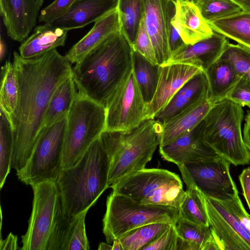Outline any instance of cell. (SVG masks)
<instances>
[{"label":"cell","instance_id":"6da1fadb","mask_svg":"<svg viewBox=\"0 0 250 250\" xmlns=\"http://www.w3.org/2000/svg\"><path fill=\"white\" fill-rule=\"evenodd\" d=\"M13 64L19 83L18 105L12 123L11 168L19 172L26 165L44 128L50 100L58 86L72 75L71 64L56 49L31 59L16 51Z\"/></svg>","mask_w":250,"mask_h":250},{"label":"cell","instance_id":"7a4b0ae2","mask_svg":"<svg viewBox=\"0 0 250 250\" xmlns=\"http://www.w3.org/2000/svg\"><path fill=\"white\" fill-rule=\"evenodd\" d=\"M133 49L121 29L72 67L77 92L105 107L132 70Z\"/></svg>","mask_w":250,"mask_h":250},{"label":"cell","instance_id":"3957f363","mask_svg":"<svg viewBox=\"0 0 250 250\" xmlns=\"http://www.w3.org/2000/svg\"><path fill=\"white\" fill-rule=\"evenodd\" d=\"M109 161L101 136L74 165L62 168L56 180L64 217L90 208L109 187Z\"/></svg>","mask_w":250,"mask_h":250},{"label":"cell","instance_id":"277c9868","mask_svg":"<svg viewBox=\"0 0 250 250\" xmlns=\"http://www.w3.org/2000/svg\"><path fill=\"white\" fill-rule=\"evenodd\" d=\"M162 127L154 119H147L127 130L103 132L101 138L109 161V187L145 168L159 145Z\"/></svg>","mask_w":250,"mask_h":250},{"label":"cell","instance_id":"5b68a950","mask_svg":"<svg viewBox=\"0 0 250 250\" xmlns=\"http://www.w3.org/2000/svg\"><path fill=\"white\" fill-rule=\"evenodd\" d=\"M34 198L22 250H62L70 220L63 213L60 192L55 180L31 186Z\"/></svg>","mask_w":250,"mask_h":250},{"label":"cell","instance_id":"8992f818","mask_svg":"<svg viewBox=\"0 0 250 250\" xmlns=\"http://www.w3.org/2000/svg\"><path fill=\"white\" fill-rule=\"evenodd\" d=\"M243 117V107L225 99L213 104L203 119L207 143L235 166L250 164V151L242 135Z\"/></svg>","mask_w":250,"mask_h":250},{"label":"cell","instance_id":"52a82bcc","mask_svg":"<svg viewBox=\"0 0 250 250\" xmlns=\"http://www.w3.org/2000/svg\"><path fill=\"white\" fill-rule=\"evenodd\" d=\"M105 127V107L77 92L67 117L62 168L75 165Z\"/></svg>","mask_w":250,"mask_h":250},{"label":"cell","instance_id":"ba28073f","mask_svg":"<svg viewBox=\"0 0 250 250\" xmlns=\"http://www.w3.org/2000/svg\"><path fill=\"white\" fill-rule=\"evenodd\" d=\"M178 208L139 203L132 198L112 192L106 200L103 233L107 243L119 239L126 232L152 223L175 225L179 218Z\"/></svg>","mask_w":250,"mask_h":250},{"label":"cell","instance_id":"9c48e42d","mask_svg":"<svg viewBox=\"0 0 250 250\" xmlns=\"http://www.w3.org/2000/svg\"><path fill=\"white\" fill-rule=\"evenodd\" d=\"M112 192L129 197L142 204L179 208L186 195L176 173L161 168H144L110 186Z\"/></svg>","mask_w":250,"mask_h":250},{"label":"cell","instance_id":"30bf717a","mask_svg":"<svg viewBox=\"0 0 250 250\" xmlns=\"http://www.w3.org/2000/svg\"><path fill=\"white\" fill-rule=\"evenodd\" d=\"M67 117L44 127L25 166L17 175L27 185L57 180L62 168V152Z\"/></svg>","mask_w":250,"mask_h":250},{"label":"cell","instance_id":"8fae6325","mask_svg":"<svg viewBox=\"0 0 250 250\" xmlns=\"http://www.w3.org/2000/svg\"><path fill=\"white\" fill-rule=\"evenodd\" d=\"M146 105L132 70L105 106V130L124 131L136 127L146 119Z\"/></svg>","mask_w":250,"mask_h":250},{"label":"cell","instance_id":"7c38bea8","mask_svg":"<svg viewBox=\"0 0 250 250\" xmlns=\"http://www.w3.org/2000/svg\"><path fill=\"white\" fill-rule=\"evenodd\" d=\"M230 164L218 155L183 165L195 186L204 196L225 201L239 194L230 173Z\"/></svg>","mask_w":250,"mask_h":250},{"label":"cell","instance_id":"4fadbf2b","mask_svg":"<svg viewBox=\"0 0 250 250\" xmlns=\"http://www.w3.org/2000/svg\"><path fill=\"white\" fill-rule=\"evenodd\" d=\"M143 19L151 41L158 64L166 63L171 56L168 27L175 10L167 0H143Z\"/></svg>","mask_w":250,"mask_h":250},{"label":"cell","instance_id":"5bb4252c","mask_svg":"<svg viewBox=\"0 0 250 250\" xmlns=\"http://www.w3.org/2000/svg\"><path fill=\"white\" fill-rule=\"evenodd\" d=\"M45 0H0V13L7 34L22 42L33 30Z\"/></svg>","mask_w":250,"mask_h":250},{"label":"cell","instance_id":"9a60e30c","mask_svg":"<svg viewBox=\"0 0 250 250\" xmlns=\"http://www.w3.org/2000/svg\"><path fill=\"white\" fill-rule=\"evenodd\" d=\"M201 70L197 66L185 63L160 65L157 87L152 101L146 105V119H154L184 83Z\"/></svg>","mask_w":250,"mask_h":250},{"label":"cell","instance_id":"2e32d148","mask_svg":"<svg viewBox=\"0 0 250 250\" xmlns=\"http://www.w3.org/2000/svg\"><path fill=\"white\" fill-rule=\"evenodd\" d=\"M159 152L164 159L177 165L218 155L205 139L203 120L175 140L159 146Z\"/></svg>","mask_w":250,"mask_h":250},{"label":"cell","instance_id":"e0dca14e","mask_svg":"<svg viewBox=\"0 0 250 250\" xmlns=\"http://www.w3.org/2000/svg\"><path fill=\"white\" fill-rule=\"evenodd\" d=\"M209 86L204 71L193 76L176 92L154 117L162 125L185 110L208 99Z\"/></svg>","mask_w":250,"mask_h":250},{"label":"cell","instance_id":"ac0fdd59","mask_svg":"<svg viewBox=\"0 0 250 250\" xmlns=\"http://www.w3.org/2000/svg\"><path fill=\"white\" fill-rule=\"evenodd\" d=\"M227 38L215 32L193 44H185L172 53L166 63L192 65L205 71L218 60L229 43Z\"/></svg>","mask_w":250,"mask_h":250},{"label":"cell","instance_id":"d6986e66","mask_svg":"<svg viewBox=\"0 0 250 250\" xmlns=\"http://www.w3.org/2000/svg\"><path fill=\"white\" fill-rule=\"evenodd\" d=\"M174 4L175 13L171 22L186 44H193L213 34L196 3L178 0Z\"/></svg>","mask_w":250,"mask_h":250},{"label":"cell","instance_id":"ffe728a7","mask_svg":"<svg viewBox=\"0 0 250 250\" xmlns=\"http://www.w3.org/2000/svg\"><path fill=\"white\" fill-rule=\"evenodd\" d=\"M118 0H76L69 11L51 24L68 31L96 22L117 8Z\"/></svg>","mask_w":250,"mask_h":250},{"label":"cell","instance_id":"44dd1931","mask_svg":"<svg viewBox=\"0 0 250 250\" xmlns=\"http://www.w3.org/2000/svg\"><path fill=\"white\" fill-rule=\"evenodd\" d=\"M121 29L117 8L95 22L92 29L75 43L64 56L71 63H76L110 35Z\"/></svg>","mask_w":250,"mask_h":250},{"label":"cell","instance_id":"7402d4cb","mask_svg":"<svg viewBox=\"0 0 250 250\" xmlns=\"http://www.w3.org/2000/svg\"><path fill=\"white\" fill-rule=\"evenodd\" d=\"M68 30L44 23L34 27L32 34L24 40L19 48L20 56L31 59L65 45Z\"/></svg>","mask_w":250,"mask_h":250},{"label":"cell","instance_id":"603a6c76","mask_svg":"<svg viewBox=\"0 0 250 250\" xmlns=\"http://www.w3.org/2000/svg\"><path fill=\"white\" fill-rule=\"evenodd\" d=\"M212 105L208 99L163 125L159 145L168 144L192 130L203 120Z\"/></svg>","mask_w":250,"mask_h":250},{"label":"cell","instance_id":"cb8c5ba5","mask_svg":"<svg viewBox=\"0 0 250 250\" xmlns=\"http://www.w3.org/2000/svg\"><path fill=\"white\" fill-rule=\"evenodd\" d=\"M205 72L209 86L208 100L212 104L226 99L241 78L231 62L220 59Z\"/></svg>","mask_w":250,"mask_h":250},{"label":"cell","instance_id":"d4e9b609","mask_svg":"<svg viewBox=\"0 0 250 250\" xmlns=\"http://www.w3.org/2000/svg\"><path fill=\"white\" fill-rule=\"evenodd\" d=\"M187 186L186 195L179 208V217L197 224L209 226L204 195L194 185L183 164L177 165Z\"/></svg>","mask_w":250,"mask_h":250},{"label":"cell","instance_id":"484cf974","mask_svg":"<svg viewBox=\"0 0 250 250\" xmlns=\"http://www.w3.org/2000/svg\"><path fill=\"white\" fill-rule=\"evenodd\" d=\"M206 198L250 247V214L246 210L239 194L231 199L225 201Z\"/></svg>","mask_w":250,"mask_h":250},{"label":"cell","instance_id":"4316f807","mask_svg":"<svg viewBox=\"0 0 250 250\" xmlns=\"http://www.w3.org/2000/svg\"><path fill=\"white\" fill-rule=\"evenodd\" d=\"M209 227L220 250H250L247 243L234 231L204 196Z\"/></svg>","mask_w":250,"mask_h":250},{"label":"cell","instance_id":"83f0119b","mask_svg":"<svg viewBox=\"0 0 250 250\" xmlns=\"http://www.w3.org/2000/svg\"><path fill=\"white\" fill-rule=\"evenodd\" d=\"M77 93L71 75L54 92L49 102L44 118V127H49L66 118Z\"/></svg>","mask_w":250,"mask_h":250},{"label":"cell","instance_id":"f1b7e54d","mask_svg":"<svg viewBox=\"0 0 250 250\" xmlns=\"http://www.w3.org/2000/svg\"><path fill=\"white\" fill-rule=\"evenodd\" d=\"M208 23L214 32L250 49V12L242 10Z\"/></svg>","mask_w":250,"mask_h":250},{"label":"cell","instance_id":"f546056e","mask_svg":"<svg viewBox=\"0 0 250 250\" xmlns=\"http://www.w3.org/2000/svg\"><path fill=\"white\" fill-rule=\"evenodd\" d=\"M132 72L145 103L152 101L157 87L160 65L154 63L134 50L132 53Z\"/></svg>","mask_w":250,"mask_h":250},{"label":"cell","instance_id":"4dcf8cb0","mask_svg":"<svg viewBox=\"0 0 250 250\" xmlns=\"http://www.w3.org/2000/svg\"><path fill=\"white\" fill-rule=\"evenodd\" d=\"M0 110L11 125L18 105L19 88L13 62L6 61L1 68Z\"/></svg>","mask_w":250,"mask_h":250},{"label":"cell","instance_id":"1f68e13d","mask_svg":"<svg viewBox=\"0 0 250 250\" xmlns=\"http://www.w3.org/2000/svg\"><path fill=\"white\" fill-rule=\"evenodd\" d=\"M143 0H118L121 29L132 46L143 17Z\"/></svg>","mask_w":250,"mask_h":250},{"label":"cell","instance_id":"d6a6232c","mask_svg":"<svg viewBox=\"0 0 250 250\" xmlns=\"http://www.w3.org/2000/svg\"><path fill=\"white\" fill-rule=\"evenodd\" d=\"M171 225L162 222L149 223L129 231L119 239L124 250H141L158 238Z\"/></svg>","mask_w":250,"mask_h":250},{"label":"cell","instance_id":"836d02e7","mask_svg":"<svg viewBox=\"0 0 250 250\" xmlns=\"http://www.w3.org/2000/svg\"><path fill=\"white\" fill-rule=\"evenodd\" d=\"M175 227L179 236L194 244L199 250H220L209 226L179 217Z\"/></svg>","mask_w":250,"mask_h":250},{"label":"cell","instance_id":"e575fe53","mask_svg":"<svg viewBox=\"0 0 250 250\" xmlns=\"http://www.w3.org/2000/svg\"><path fill=\"white\" fill-rule=\"evenodd\" d=\"M12 130L5 114L0 111V188H2L11 169Z\"/></svg>","mask_w":250,"mask_h":250},{"label":"cell","instance_id":"d590c367","mask_svg":"<svg viewBox=\"0 0 250 250\" xmlns=\"http://www.w3.org/2000/svg\"><path fill=\"white\" fill-rule=\"evenodd\" d=\"M89 208L70 220L62 250H89L85 219Z\"/></svg>","mask_w":250,"mask_h":250},{"label":"cell","instance_id":"8d00e7d4","mask_svg":"<svg viewBox=\"0 0 250 250\" xmlns=\"http://www.w3.org/2000/svg\"><path fill=\"white\" fill-rule=\"evenodd\" d=\"M219 59L231 62L238 75L250 82V48L229 42Z\"/></svg>","mask_w":250,"mask_h":250},{"label":"cell","instance_id":"74e56055","mask_svg":"<svg viewBox=\"0 0 250 250\" xmlns=\"http://www.w3.org/2000/svg\"><path fill=\"white\" fill-rule=\"evenodd\" d=\"M197 5L208 22L242 11L241 8L231 0H200Z\"/></svg>","mask_w":250,"mask_h":250},{"label":"cell","instance_id":"f35d334b","mask_svg":"<svg viewBox=\"0 0 250 250\" xmlns=\"http://www.w3.org/2000/svg\"><path fill=\"white\" fill-rule=\"evenodd\" d=\"M76 0H55L42 9L38 17L40 22L52 23L65 15Z\"/></svg>","mask_w":250,"mask_h":250},{"label":"cell","instance_id":"ab89813d","mask_svg":"<svg viewBox=\"0 0 250 250\" xmlns=\"http://www.w3.org/2000/svg\"><path fill=\"white\" fill-rule=\"evenodd\" d=\"M132 48L151 62L158 64L151 41L145 27L143 17Z\"/></svg>","mask_w":250,"mask_h":250},{"label":"cell","instance_id":"60d3db41","mask_svg":"<svg viewBox=\"0 0 250 250\" xmlns=\"http://www.w3.org/2000/svg\"><path fill=\"white\" fill-rule=\"evenodd\" d=\"M178 237L175 225H171L158 238L141 250H176Z\"/></svg>","mask_w":250,"mask_h":250},{"label":"cell","instance_id":"b9f144b4","mask_svg":"<svg viewBox=\"0 0 250 250\" xmlns=\"http://www.w3.org/2000/svg\"><path fill=\"white\" fill-rule=\"evenodd\" d=\"M242 107L250 106V82L241 78L226 97Z\"/></svg>","mask_w":250,"mask_h":250},{"label":"cell","instance_id":"7bdbcfd3","mask_svg":"<svg viewBox=\"0 0 250 250\" xmlns=\"http://www.w3.org/2000/svg\"><path fill=\"white\" fill-rule=\"evenodd\" d=\"M238 177L243 196L250 211V166L244 169Z\"/></svg>","mask_w":250,"mask_h":250},{"label":"cell","instance_id":"ee69618b","mask_svg":"<svg viewBox=\"0 0 250 250\" xmlns=\"http://www.w3.org/2000/svg\"><path fill=\"white\" fill-rule=\"evenodd\" d=\"M17 240V236L13 235L11 232L10 233L6 239L2 240L1 238L0 243V250H15L19 249V248H18Z\"/></svg>","mask_w":250,"mask_h":250},{"label":"cell","instance_id":"f6af8a7d","mask_svg":"<svg viewBox=\"0 0 250 250\" xmlns=\"http://www.w3.org/2000/svg\"><path fill=\"white\" fill-rule=\"evenodd\" d=\"M250 110L245 119L244 126L243 137L246 146L250 151Z\"/></svg>","mask_w":250,"mask_h":250},{"label":"cell","instance_id":"bcb514c9","mask_svg":"<svg viewBox=\"0 0 250 250\" xmlns=\"http://www.w3.org/2000/svg\"><path fill=\"white\" fill-rule=\"evenodd\" d=\"M237 4L243 11L250 12V0H231Z\"/></svg>","mask_w":250,"mask_h":250},{"label":"cell","instance_id":"7dc6e473","mask_svg":"<svg viewBox=\"0 0 250 250\" xmlns=\"http://www.w3.org/2000/svg\"><path fill=\"white\" fill-rule=\"evenodd\" d=\"M124 250L120 239H116L113 242L112 250Z\"/></svg>","mask_w":250,"mask_h":250},{"label":"cell","instance_id":"c3c4849f","mask_svg":"<svg viewBox=\"0 0 250 250\" xmlns=\"http://www.w3.org/2000/svg\"><path fill=\"white\" fill-rule=\"evenodd\" d=\"M5 53L6 46L4 42H2V40H1L0 45V58L1 61H2L3 58L4 57Z\"/></svg>","mask_w":250,"mask_h":250},{"label":"cell","instance_id":"681fc988","mask_svg":"<svg viewBox=\"0 0 250 250\" xmlns=\"http://www.w3.org/2000/svg\"><path fill=\"white\" fill-rule=\"evenodd\" d=\"M98 250H112V246H110L105 243H101L99 245Z\"/></svg>","mask_w":250,"mask_h":250},{"label":"cell","instance_id":"f907efd6","mask_svg":"<svg viewBox=\"0 0 250 250\" xmlns=\"http://www.w3.org/2000/svg\"><path fill=\"white\" fill-rule=\"evenodd\" d=\"M177 0H167V1H172L173 2H175ZM188 0V1H189L193 2L195 3H196V4H197L200 1V0Z\"/></svg>","mask_w":250,"mask_h":250}]
</instances>
